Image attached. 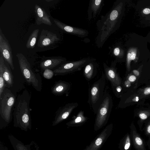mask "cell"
<instances>
[{"mask_svg":"<svg viewBox=\"0 0 150 150\" xmlns=\"http://www.w3.org/2000/svg\"><path fill=\"white\" fill-rule=\"evenodd\" d=\"M121 3L115 2L111 9L105 15L101 16L96 23L98 34L95 43L99 48L102 47L109 37L117 28L122 9Z\"/></svg>","mask_w":150,"mask_h":150,"instance_id":"6da1fadb","label":"cell"},{"mask_svg":"<svg viewBox=\"0 0 150 150\" xmlns=\"http://www.w3.org/2000/svg\"><path fill=\"white\" fill-rule=\"evenodd\" d=\"M31 95L26 90L18 95L13 113V126L27 132L32 129L29 107Z\"/></svg>","mask_w":150,"mask_h":150,"instance_id":"7a4b0ae2","label":"cell"},{"mask_svg":"<svg viewBox=\"0 0 150 150\" xmlns=\"http://www.w3.org/2000/svg\"><path fill=\"white\" fill-rule=\"evenodd\" d=\"M16 101L14 95L8 89H5L0 97V129L5 128L12 119V111Z\"/></svg>","mask_w":150,"mask_h":150,"instance_id":"3957f363","label":"cell"},{"mask_svg":"<svg viewBox=\"0 0 150 150\" xmlns=\"http://www.w3.org/2000/svg\"><path fill=\"white\" fill-rule=\"evenodd\" d=\"M106 77L102 72L101 77L89 88L88 103L95 114L102 102L105 91Z\"/></svg>","mask_w":150,"mask_h":150,"instance_id":"277c9868","label":"cell"},{"mask_svg":"<svg viewBox=\"0 0 150 150\" xmlns=\"http://www.w3.org/2000/svg\"><path fill=\"white\" fill-rule=\"evenodd\" d=\"M112 106V97L105 90L102 102L96 114L94 125L95 131L99 130L107 123Z\"/></svg>","mask_w":150,"mask_h":150,"instance_id":"5b68a950","label":"cell"},{"mask_svg":"<svg viewBox=\"0 0 150 150\" xmlns=\"http://www.w3.org/2000/svg\"><path fill=\"white\" fill-rule=\"evenodd\" d=\"M20 70L28 83L31 85L37 91H40L42 87L38 78L32 71L30 64L24 55L17 53L16 55Z\"/></svg>","mask_w":150,"mask_h":150,"instance_id":"8992f818","label":"cell"},{"mask_svg":"<svg viewBox=\"0 0 150 150\" xmlns=\"http://www.w3.org/2000/svg\"><path fill=\"white\" fill-rule=\"evenodd\" d=\"M96 60L95 58L86 57L77 61L67 62L53 71L54 75H64L80 71L88 63Z\"/></svg>","mask_w":150,"mask_h":150,"instance_id":"52a82bcc","label":"cell"},{"mask_svg":"<svg viewBox=\"0 0 150 150\" xmlns=\"http://www.w3.org/2000/svg\"><path fill=\"white\" fill-rule=\"evenodd\" d=\"M113 128L112 123L108 125L83 150H99L111 134Z\"/></svg>","mask_w":150,"mask_h":150,"instance_id":"ba28073f","label":"cell"},{"mask_svg":"<svg viewBox=\"0 0 150 150\" xmlns=\"http://www.w3.org/2000/svg\"><path fill=\"white\" fill-rule=\"evenodd\" d=\"M0 54L9 65L11 69H14L13 62L12 49L8 40L0 28Z\"/></svg>","mask_w":150,"mask_h":150,"instance_id":"9c48e42d","label":"cell"},{"mask_svg":"<svg viewBox=\"0 0 150 150\" xmlns=\"http://www.w3.org/2000/svg\"><path fill=\"white\" fill-rule=\"evenodd\" d=\"M78 105V104L76 102L71 103L59 108L56 112L52 126H55L67 119Z\"/></svg>","mask_w":150,"mask_h":150,"instance_id":"30bf717a","label":"cell"},{"mask_svg":"<svg viewBox=\"0 0 150 150\" xmlns=\"http://www.w3.org/2000/svg\"><path fill=\"white\" fill-rule=\"evenodd\" d=\"M116 61H112L110 66L103 63L104 74L107 79L110 82L111 85L116 86L121 85V79L119 76L116 68Z\"/></svg>","mask_w":150,"mask_h":150,"instance_id":"8fae6325","label":"cell"},{"mask_svg":"<svg viewBox=\"0 0 150 150\" xmlns=\"http://www.w3.org/2000/svg\"><path fill=\"white\" fill-rule=\"evenodd\" d=\"M54 22L58 27L64 33L82 38L86 37L88 34L87 30L67 25L57 19H54Z\"/></svg>","mask_w":150,"mask_h":150,"instance_id":"7c38bea8","label":"cell"},{"mask_svg":"<svg viewBox=\"0 0 150 150\" xmlns=\"http://www.w3.org/2000/svg\"><path fill=\"white\" fill-rule=\"evenodd\" d=\"M60 40L56 34L43 29L40 36L38 45L41 48L47 47L59 42Z\"/></svg>","mask_w":150,"mask_h":150,"instance_id":"4fadbf2b","label":"cell"},{"mask_svg":"<svg viewBox=\"0 0 150 150\" xmlns=\"http://www.w3.org/2000/svg\"><path fill=\"white\" fill-rule=\"evenodd\" d=\"M8 138L14 150H39V146L33 141L25 144L12 134H9Z\"/></svg>","mask_w":150,"mask_h":150,"instance_id":"5bb4252c","label":"cell"},{"mask_svg":"<svg viewBox=\"0 0 150 150\" xmlns=\"http://www.w3.org/2000/svg\"><path fill=\"white\" fill-rule=\"evenodd\" d=\"M66 58L62 57H47L40 64V67L43 70L52 69L56 66L66 62Z\"/></svg>","mask_w":150,"mask_h":150,"instance_id":"9a60e30c","label":"cell"},{"mask_svg":"<svg viewBox=\"0 0 150 150\" xmlns=\"http://www.w3.org/2000/svg\"><path fill=\"white\" fill-rule=\"evenodd\" d=\"M103 0H90L88 10V18L89 20L95 18L100 13L104 5Z\"/></svg>","mask_w":150,"mask_h":150,"instance_id":"2e32d148","label":"cell"},{"mask_svg":"<svg viewBox=\"0 0 150 150\" xmlns=\"http://www.w3.org/2000/svg\"><path fill=\"white\" fill-rule=\"evenodd\" d=\"M35 11L36 14L37 25L44 24L49 26L52 25L50 16L44 9L36 4L35 6Z\"/></svg>","mask_w":150,"mask_h":150,"instance_id":"e0dca14e","label":"cell"},{"mask_svg":"<svg viewBox=\"0 0 150 150\" xmlns=\"http://www.w3.org/2000/svg\"><path fill=\"white\" fill-rule=\"evenodd\" d=\"M71 87L70 83L67 82L59 80L56 82L51 88L52 93L56 96H61L68 93Z\"/></svg>","mask_w":150,"mask_h":150,"instance_id":"ac0fdd59","label":"cell"},{"mask_svg":"<svg viewBox=\"0 0 150 150\" xmlns=\"http://www.w3.org/2000/svg\"><path fill=\"white\" fill-rule=\"evenodd\" d=\"M96 61L90 62L84 67L83 75L87 81L93 79L97 74L98 64Z\"/></svg>","mask_w":150,"mask_h":150,"instance_id":"d6986e66","label":"cell"},{"mask_svg":"<svg viewBox=\"0 0 150 150\" xmlns=\"http://www.w3.org/2000/svg\"><path fill=\"white\" fill-rule=\"evenodd\" d=\"M3 76L6 83V87L8 88L11 87L13 84V76L10 67L4 59L3 62Z\"/></svg>","mask_w":150,"mask_h":150,"instance_id":"ffe728a7","label":"cell"},{"mask_svg":"<svg viewBox=\"0 0 150 150\" xmlns=\"http://www.w3.org/2000/svg\"><path fill=\"white\" fill-rule=\"evenodd\" d=\"M131 137L134 146L136 150H146L143 141L137 132L135 128L132 127Z\"/></svg>","mask_w":150,"mask_h":150,"instance_id":"44dd1931","label":"cell"},{"mask_svg":"<svg viewBox=\"0 0 150 150\" xmlns=\"http://www.w3.org/2000/svg\"><path fill=\"white\" fill-rule=\"evenodd\" d=\"M88 118L84 115V112L81 110L76 117L68 122L66 125L69 127L77 126L81 125L85 123Z\"/></svg>","mask_w":150,"mask_h":150,"instance_id":"7402d4cb","label":"cell"},{"mask_svg":"<svg viewBox=\"0 0 150 150\" xmlns=\"http://www.w3.org/2000/svg\"><path fill=\"white\" fill-rule=\"evenodd\" d=\"M39 31V29H37L33 31L29 37L26 44V47L27 48L33 49L35 47Z\"/></svg>","mask_w":150,"mask_h":150,"instance_id":"603a6c76","label":"cell"},{"mask_svg":"<svg viewBox=\"0 0 150 150\" xmlns=\"http://www.w3.org/2000/svg\"><path fill=\"white\" fill-rule=\"evenodd\" d=\"M110 54L118 60L122 57L123 50L120 46L115 45L109 47Z\"/></svg>","mask_w":150,"mask_h":150,"instance_id":"cb8c5ba5","label":"cell"},{"mask_svg":"<svg viewBox=\"0 0 150 150\" xmlns=\"http://www.w3.org/2000/svg\"><path fill=\"white\" fill-rule=\"evenodd\" d=\"M4 59L0 54V97L5 89L6 84L3 76V62Z\"/></svg>","mask_w":150,"mask_h":150,"instance_id":"d4e9b609","label":"cell"},{"mask_svg":"<svg viewBox=\"0 0 150 150\" xmlns=\"http://www.w3.org/2000/svg\"><path fill=\"white\" fill-rule=\"evenodd\" d=\"M136 50H129L127 53L126 59V66L128 71L130 69V63L132 60L136 59Z\"/></svg>","mask_w":150,"mask_h":150,"instance_id":"484cf974","label":"cell"},{"mask_svg":"<svg viewBox=\"0 0 150 150\" xmlns=\"http://www.w3.org/2000/svg\"><path fill=\"white\" fill-rule=\"evenodd\" d=\"M131 140L129 135L127 134L123 142V146L124 150H128L130 147Z\"/></svg>","mask_w":150,"mask_h":150,"instance_id":"4316f807","label":"cell"},{"mask_svg":"<svg viewBox=\"0 0 150 150\" xmlns=\"http://www.w3.org/2000/svg\"><path fill=\"white\" fill-rule=\"evenodd\" d=\"M54 75L53 71L49 69H45L43 74L44 77L48 79H51Z\"/></svg>","mask_w":150,"mask_h":150,"instance_id":"83f0119b","label":"cell"},{"mask_svg":"<svg viewBox=\"0 0 150 150\" xmlns=\"http://www.w3.org/2000/svg\"><path fill=\"white\" fill-rule=\"evenodd\" d=\"M150 115V112L147 111H143L140 112L139 116L141 120H144L147 119Z\"/></svg>","mask_w":150,"mask_h":150,"instance_id":"f1b7e54d","label":"cell"},{"mask_svg":"<svg viewBox=\"0 0 150 150\" xmlns=\"http://www.w3.org/2000/svg\"><path fill=\"white\" fill-rule=\"evenodd\" d=\"M112 88L114 93L117 97L119 95V94L121 92L122 88L121 85L114 86L111 85Z\"/></svg>","mask_w":150,"mask_h":150,"instance_id":"f546056e","label":"cell"},{"mask_svg":"<svg viewBox=\"0 0 150 150\" xmlns=\"http://www.w3.org/2000/svg\"><path fill=\"white\" fill-rule=\"evenodd\" d=\"M0 150H8V147L1 141H0Z\"/></svg>","mask_w":150,"mask_h":150,"instance_id":"4dcf8cb0","label":"cell"},{"mask_svg":"<svg viewBox=\"0 0 150 150\" xmlns=\"http://www.w3.org/2000/svg\"><path fill=\"white\" fill-rule=\"evenodd\" d=\"M145 133L147 135H150V122L146 127L145 129Z\"/></svg>","mask_w":150,"mask_h":150,"instance_id":"1f68e13d","label":"cell"},{"mask_svg":"<svg viewBox=\"0 0 150 150\" xmlns=\"http://www.w3.org/2000/svg\"><path fill=\"white\" fill-rule=\"evenodd\" d=\"M136 79V77L134 75H131L129 76L128 78V81L130 82H133Z\"/></svg>","mask_w":150,"mask_h":150,"instance_id":"d6a6232c","label":"cell"},{"mask_svg":"<svg viewBox=\"0 0 150 150\" xmlns=\"http://www.w3.org/2000/svg\"><path fill=\"white\" fill-rule=\"evenodd\" d=\"M144 94L146 95H149L150 94V87L145 88L143 91Z\"/></svg>","mask_w":150,"mask_h":150,"instance_id":"836d02e7","label":"cell"},{"mask_svg":"<svg viewBox=\"0 0 150 150\" xmlns=\"http://www.w3.org/2000/svg\"><path fill=\"white\" fill-rule=\"evenodd\" d=\"M143 13L145 14H148L150 13V9L149 8H145L143 10Z\"/></svg>","mask_w":150,"mask_h":150,"instance_id":"e575fe53","label":"cell"},{"mask_svg":"<svg viewBox=\"0 0 150 150\" xmlns=\"http://www.w3.org/2000/svg\"><path fill=\"white\" fill-rule=\"evenodd\" d=\"M133 73L136 76H139V71L136 70H133Z\"/></svg>","mask_w":150,"mask_h":150,"instance_id":"d590c367","label":"cell"},{"mask_svg":"<svg viewBox=\"0 0 150 150\" xmlns=\"http://www.w3.org/2000/svg\"><path fill=\"white\" fill-rule=\"evenodd\" d=\"M53 0H45L46 1H47L48 2H50V1H52Z\"/></svg>","mask_w":150,"mask_h":150,"instance_id":"8d00e7d4","label":"cell"},{"mask_svg":"<svg viewBox=\"0 0 150 150\" xmlns=\"http://www.w3.org/2000/svg\"><path fill=\"white\" fill-rule=\"evenodd\" d=\"M149 146H150V145H149Z\"/></svg>","mask_w":150,"mask_h":150,"instance_id":"74e56055","label":"cell"}]
</instances>
